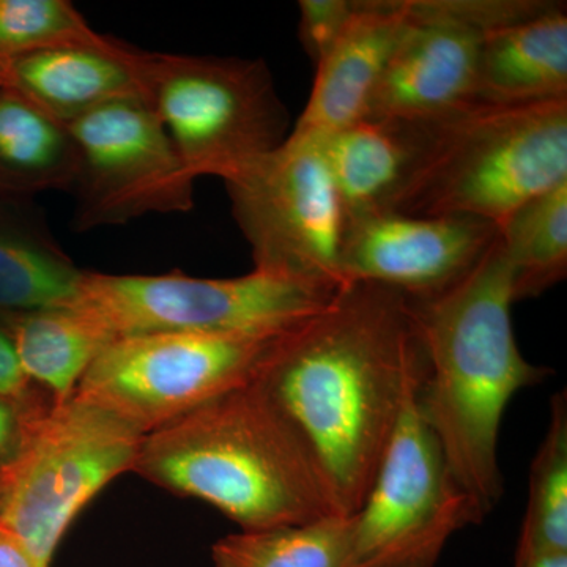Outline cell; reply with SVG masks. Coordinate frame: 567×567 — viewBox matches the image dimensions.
Returning <instances> with one entry per match:
<instances>
[{
	"instance_id": "1",
	"label": "cell",
	"mask_w": 567,
	"mask_h": 567,
	"mask_svg": "<svg viewBox=\"0 0 567 567\" xmlns=\"http://www.w3.org/2000/svg\"><path fill=\"white\" fill-rule=\"evenodd\" d=\"M424 365L405 295L352 282L282 336L256 380L303 440L341 516L363 505Z\"/></svg>"
},
{
	"instance_id": "2",
	"label": "cell",
	"mask_w": 567,
	"mask_h": 567,
	"mask_svg": "<svg viewBox=\"0 0 567 567\" xmlns=\"http://www.w3.org/2000/svg\"><path fill=\"white\" fill-rule=\"evenodd\" d=\"M406 300L425 361L417 410L457 483L487 516L505 491L498 436L506 406L548 375L518 349L511 317L516 301L499 233L461 281L435 297Z\"/></svg>"
},
{
	"instance_id": "3",
	"label": "cell",
	"mask_w": 567,
	"mask_h": 567,
	"mask_svg": "<svg viewBox=\"0 0 567 567\" xmlns=\"http://www.w3.org/2000/svg\"><path fill=\"white\" fill-rule=\"evenodd\" d=\"M132 472L208 503L240 532L338 514L303 440L257 382L145 434Z\"/></svg>"
},
{
	"instance_id": "4",
	"label": "cell",
	"mask_w": 567,
	"mask_h": 567,
	"mask_svg": "<svg viewBox=\"0 0 567 567\" xmlns=\"http://www.w3.org/2000/svg\"><path fill=\"white\" fill-rule=\"evenodd\" d=\"M567 182V99L527 106L473 104L432 118L427 151L393 210L465 216L502 227Z\"/></svg>"
},
{
	"instance_id": "5",
	"label": "cell",
	"mask_w": 567,
	"mask_h": 567,
	"mask_svg": "<svg viewBox=\"0 0 567 567\" xmlns=\"http://www.w3.org/2000/svg\"><path fill=\"white\" fill-rule=\"evenodd\" d=\"M17 413L20 440L0 465V528L35 567H50L78 514L111 481L132 472L145 434L74 395Z\"/></svg>"
},
{
	"instance_id": "6",
	"label": "cell",
	"mask_w": 567,
	"mask_h": 567,
	"mask_svg": "<svg viewBox=\"0 0 567 567\" xmlns=\"http://www.w3.org/2000/svg\"><path fill=\"white\" fill-rule=\"evenodd\" d=\"M148 102L194 178L229 181L289 137V114L259 59L148 52Z\"/></svg>"
},
{
	"instance_id": "7",
	"label": "cell",
	"mask_w": 567,
	"mask_h": 567,
	"mask_svg": "<svg viewBox=\"0 0 567 567\" xmlns=\"http://www.w3.org/2000/svg\"><path fill=\"white\" fill-rule=\"evenodd\" d=\"M338 290L264 271L230 279L84 271L71 306L112 341L155 333H284L317 315Z\"/></svg>"
},
{
	"instance_id": "8",
	"label": "cell",
	"mask_w": 567,
	"mask_h": 567,
	"mask_svg": "<svg viewBox=\"0 0 567 567\" xmlns=\"http://www.w3.org/2000/svg\"><path fill=\"white\" fill-rule=\"evenodd\" d=\"M286 333L183 331L117 339L89 365L73 395L148 434L251 385Z\"/></svg>"
},
{
	"instance_id": "9",
	"label": "cell",
	"mask_w": 567,
	"mask_h": 567,
	"mask_svg": "<svg viewBox=\"0 0 567 567\" xmlns=\"http://www.w3.org/2000/svg\"><path fill=\"white\" fill-rule=\"evenodd\" d=\"M226 186L254 270L331 290L344 287L339 257L346 212L319 141L289 134Z\"/></svg>"
},
{
	"instance_id": "10",
	"label": "cell",
	"mask_w": 567,
	"mask_h": 567,
	"mask_svg": "<svg viewBox=\"0 0 567 567\" xmlns=\"http://www.w3.org/2000/svg\"><path fill=\"white\" fill-rule=\"evenodd\" d=\"M420 380L352 516L354 567H435L451 537L486 517L457 483L420 415Z\"/></svg>"
},
{
	"instance_id": "11",
	"label": "cell",
	"mask_w": 567,
	"mask_h": 567,
	"mask_svg": "<svg viewBox=\"0 0 567 567\" xmlns=\"http://www.w3.org/2000/svg\"><path fill=\"white\" fill-rule=\"evenodd\" d=\"M66 125L78 155L74 229L193 210L196 178L148 100L106 104Z\"/></svg>"
},
{
	"instance_id": "12",
	"label": "cell",
	"mask_w": 567,
	"mask_h": 567,
	"mask_svg": "<svg viewBox=\"0 0 567 567\" xmlns=\"http://www.w3.org/2000/svg\"><path fill=\"white\" fill-rule=\"evenodd\" d=\"M496 237L494 224L465 216H350L339 257L342 282L379 284L424 300L470 274Z\"/></svg>"
},
{
	"instance_id": "13",
	"label": "cell",
	"mask_w": 567,
	"mask_h": 567,
	"mask_svg": "<svg viewBox=\"0 0 567 567\" xmlns=\"http://www.w3.org/2000/svg\"><path fill=\"white\" fill-rule=\"evenodd\" d=\"M410 21L377 85L365 118L429 121L475 104L484 33L446 0H409Z\"/></svg>"
},
{
	"instance_id": "14",
	"label": "cell",
	"mask_w": 567,
	"mask_h": 567,
	"mask_svg": "<svg viewBox=\"0 0 567 567\" xmlns=\"http://www.w3.org/2000/svg\"><path fill=\"white\" fill-rule=\"evenodd\" d=\"M147 62V51L110 37L103 44L54 48L2 63L0 89L70 123L106 104L148 100Z\"/></svg>"
},
{
	"instance_id": "15",
	"label": "cell",
	"mask_w": 567,
	"mask_h": 567,
	"mask_svg": "<svg viewBox=\"0 0 567 567\" xmlns=\"http://www.w3.org/2000/svg\"><path fill=\"white\" fill-rule=\"evenodd\" d=\"M410 21L409 0H357L317 74L293 136L322 140L368 117L388 61Z\"/></svg>"
},
{
	"instance_id": "16",
	"label": "cell",
	"mask_w": 567,
	"mask_h": 567,
	"mask_svg": "<svg viewBox=\"0 0 567 567\" xmlns=\"http://www.w3.org/2000/svg\"><path fill=\"white\" fill-rule=\"evenodd\" d=\"M566 99V3L546 0L535 13L484 33L475 104L511 107Z\"/></svg>"
},
{
	"instance_id": "17",
	"label": "cell",
	"mask_w": 567,
	"mask_h": 567,
	"mask_svg": "<svg viewBox=\"0 0 567 567\" xmlns=\"http://www.w3.org/2000/svg\"><path fill=\"white\" fill-rule=\"evenodd\" d=\"M429 121H363L319 141L346 218L391 212L423 162Z\"/></svg>"
},
{
	"instance_id": "18",
	"label": "cell",
	"mask_w": 567,
	"mask_h": 567,
	"mask_svg": "<svg viewBox=\"0 0 567 567\" xmlns=\"http://www.w3.org/2000/svg\"><path fill=\"white\" fill-rule=\"evenodd\" d=\"M76 145L69 125L9 89H0V186L11 197L71 192Z\"/></svg>"
},
{
	"instance_id": "19",
	"label": "cell",
	"mask_w": 567,
	"mask_h": 567,
	"mask_svg": "<svg viewBox=\"0 0 567 567\" xmlns=\"http://www.w3.org/2000/svg\"><path fill=\"white\" fill-rule=\"evenodd\" d=\"M9 331L25 375L55 404L69 401L112 339L76 306L10 315Z\"/></svg>"
},
{
	"instance_id": "20",
	"label": "cell",
	"mask_w": 567,
	"mask_h": 567,
	"mask_svg": "<svg viewBox=\"0 0 567 567\" xmlns=\"http://www.w3.org/2000/svg\"><path fill=\"white\" fill-rule=\"evenodd\" d=\"M2 204V203H0ZM84 271L40 227L0 223V309L9 315L70 306Z\"/></svg>"
},
{
	"instance_id": "21",
	"label": "cell",
	"mask_w": 567,
	"mask_h": 567,
	"mask_svg": "<svg viewBox=\"0 0 567 567\" xmlns=\"http://www.w3.org/2000/svg\"><path fill=\"white\" fill-rule=\"evenodd\" d=\"M498 233L514 301L557 286L567 274V182L522 205Z\"/></svg>"
},
{
	"instance_id": "22",
	"label": "cell",
	"mask_w": 567,
	"mask_h": 567,
	"mask_svg": "<svg viewBox=\"0 0 567 567\" xmlns=\"http://www.w3.org/2000/svg\"><path fill=\"white\" fill-rule=\"evenodd\" d=\"M212 558L215 567H354L353 517L234 533L216 540Z\"/></svg>"
},
{
	"instance_id": "23",
	"label": "cell",
	"mask_w": 567,
	"mask_h": 567,
	"mask_svg": "<svg viewBox=\"0 0 567 567\" xmlns=\"http://www.w3.org/2000/svg\"><path fill=\"white\" fill-rule=\"evenodd\" d=\"M567 551V395L555 394L532 473L516 558Z\"/></svg>"
},
{
	"instance_id": "24",
	"label": "cell",
	"mask_w": 567,
	"mask_h": 567,
	"mask_svg": "<svg viewBox=\"0 0 567 567\" xmlns=\"http://www.w3.org/2000/svg\"><path fill=\"white\" fill-rule=\"evenodd\" d=\"M107 40L66 0H0V65L32 52Z\"/></svg>"
},
{
	"instance_id": "25",
	"label": "cell",
	"mask_w": 567,
	"mask_h": 567,
	"mask_svg": "<svg viewBox=\"0 0 567 567\" xmlns=\"http://www.w3.org/2000/svg\"><path fill=\"white\" fill-rule=\"evenodd\" d=\"M298 37L311 61L319 63L333 48L357 9V0H300Z\"/></svg>"
},
{
	"instance_id": "26",
	"label": "cell",
	"mask_w": 567,
	"mask_h": 567,
	"mask_svg": "<svg viewBox=\"0 0 567 567\" xmlns=\"http://www.w3.org/2000/svg\"><path fill=\"white\" fill-rule=\"evenodd\" d=\"M31 380L18 358L9 331L0 328V401L13 406L17 412L28 409V393Z\"/></svg>"
},
{
	"instance_id": "27",
	"label": "cell",
	"mask_w": 567,
	"mask_h": 567,
	"mask_svg": "<svg viewBox=\"0 0 567 567\" xmlns=\"http://www.w3.org/2000/svg\"><path fill=\"white\" fill-rule=\"evenodd\" d=\"M18 440H20V417L17 410L0 401V465L6 464L14 450H17Z\"/></svg>"
},
{
	"instance_id": "28",
	"label": "cell",
	"mask_w": 567,
	"mask_h": 567,
	"mask_svg": "<svg viewBox=\"0 0 567 567\" xmlns=\"http://www.w3.org/2000/svg\"><path fill=\"white\" fill-rule=\"evenodd\" d=\"M0 567H35L28 551L2 528H0Z\"/></svg>"
},
{
	"instance_id": "29",
	"label": "cell",
	"mask_w": 567,
	"mask_h": 567,
	"mask_svg": "<svg viewBox=\"0 0 567 567\" xmlns=\"http://www.w3.org/2000/svg\"><path fill=\"white\" fill-rule=\"evenodd\" d=\"M514 567H567V551H550V554L516 558Z\"/></svg>"
},
{
	"instance_id": "30",
	"label": "cell",
	"mask_w": 567,
	"mask_h": 567,
	"mask_svg": "<svg viewBox=\"0 0 567 567\" xmlns=\"http://www.w3.org/2000/svg\"><path fill=\"white\" fill-rule=\"evenodd\" d=\"M7 199H13V197L9 196V194L6 193V189L0 186V203H3V200Z\"/></svg>"
}]
</instances>
